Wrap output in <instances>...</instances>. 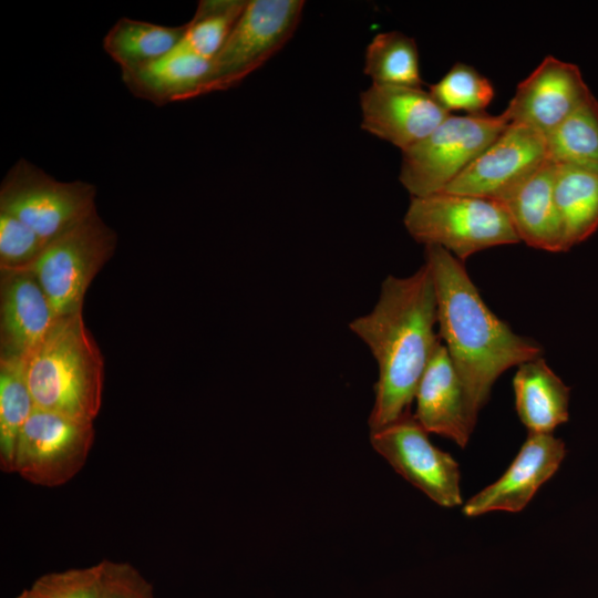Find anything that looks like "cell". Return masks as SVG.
<instances>
[{
	"instance_id": "cell-22",
	"label": "cell",
	"mask_w": 598,
	"mask_h": 598,
	"mask_svg": "<svg viewBox=\"0 0 598 598\" xmlns=\"http://www.w3.org/2000/svg\"><path fill=\"white\" fill-rule=\"evenodd\" d=\"M34 409L24 360L0 358V465L7 473L13 472L18 437Z\"/></svg>"
},
{
	"instance_id": "cell-8",
	"label": "cell",
	"mask_w": 598,
	"mask_h": 598,
	"mask_svg": "<svg viewBox=\"0 0 598 598\" xmlns=\"http://www.w3.org/2000/svg\"><path fill=\"white\" fill-rule=\"evenodd\" d=\"M96 188L84 181L62 182L19 158L0 185V210L9 213L48 243L85 220L95 207Z\"/></svg>"
},
{
	"instance_id": "cell-29",
	"label": "cell",
	"mask_w": 598,
	"mask_h": 598,
	"mask_svg": "<svg viewBox=\"0 0 598 598\" xmlns=\"http://www.w3.org/2000/svg\"><path fill=\"white\" fill-rule=\"evenodd\" d=\"M101 598H154L153 588L127 563L103 560Z\"/></svg>"
},
{
	"instance_id": "cell-3",
	"label": "cell",
	"mask_w": 598,
	"mask_h": 598,
	"mask_svg": "<svg viewBox=\"0 0 598 598\" xmlns=\"http://www.w3.org/2000/svg\"><path fill=\"white\" fill-rule=\"evenodd\" d=\"M35 408L93 422L102 405L104 358L83 311L60 317L24 358Z\"/></svg>"
},
{
	"instance_id": "cell-25",
	"label": "cell",
	"mask_w": 598,
	"mask_h": 598,
	"mask_svg": "<svg viewBox=\"0 0 598 598\" xmlns=\"http://www.w3.org/2000/svg\"><path fill=\"white\" fill-rule=\"evenodd\" d=\"M247 0H202L175 49L212 60L220 50L241 13Z\"/></svg>"
},
{
	"instance_id": "cell-18",
	"label": "cell",
	"mask_w": 598,
	"mask_h": 598,
	"mask_svg": "<svg viewBox=\"0 0 598 598\" xmlns=\"http://www.w3.org/2000/svg\"><path fill=\"white\" fill-rule=\"evenodd\" d=\"M513 388L518 417L529 433L553 434L568 421L570 389L542 357L517 367Z\"/></svg>"
},
{
	"instance_id": "cell-15",
	"label": "cell",
	"mask_w": 598,
	"mask_h": 598,
	"mask_svg": "<svg viewBox=\"0 0 598 598\" xmlns=\"http://www.w3.org/2000/svg\"><path fill=\"white\" fill-rule=\"evenodd\" d=\"M59 318L31 270H0V358L24 360Z\"/></svg>"
},
{
	"instance_id": "cell-30",
	"label": "cell",
	"mask_w": 598,
	"mask_h": 598,
	"mask_svg": "<svg viewBox=\"0 0 598 598\" xmlns=\"http://www.w3.org/2000/svg\"><path fill=\"white\" fill-rule=\"evenodd\" d=\"M16 598H49L44 591L35 584L23 590L18 597Z\"/></svg>"
},
{
	"instance_id": "cell-7",
	"label": "cell",
	"mask_w": 598,
	"mask_h": 598,
	"mask_svg": "<svg viewBox=\"0 0 598 598\" xmlns=\"http://www.w3.org/2000/svg\"><path fill=\"white\" fill-rule=\"evenodd\" d=\"M116 245V233L97 212L48 243L29 270L59 317L83 311L86 290Z\"/></svg>"
},
{
	"instance_id": "cell-10",
	"label": "cell",
	"mask_w": 598,
	"mask_h": 598,
	"mask_svg": "<svg viewBox=\"0 0 598 598\" xmlns=\"http://www.w3.org/2000/svg\"><path fill=\"white\" fill-rule=\"evenodd\" d=\"M370 442L400 475L436 504L454 507L463 503L457 462L432 444L429 433L411 412L370 431Z\"/></svg>"
},
{
	"instance_id": "cell-1",
	"label": "cell",
	"mask_w": 598,
	"mask_h": 598,
	"mask_svg": "<svg viewBox=\"0 0 598 598\" xmlns=\"http://www.w3.org/2000/svg\"><path fill=\"white\" fill-rule=\"evenodd\" d=\"M435 324L436 291L426 262L408 277L388 276L373 309L349 323L378 364L370 431L410 412L419 382L441 342Z\"/></svg>"
},
{
	"instance_id": "cell-2",
	"label": "cell",
	"mask_w": 598,
	"mask_h": 598,
	"mask_svg": "<svg viewBox=\"0 0 598 598\" xmlns=\"http://www.w3.org/2000/svg\"><path fill=\"white\" fill-rule=\"evenodd\" d=\"M437 303L439 337L462 382L476 424L495 381L513 367L539 358L542 346L517 334L484 302L464 262L439 246L425 247Z\"/></svg>"
},
{
	"instance_id": "cell-12",
	"label": "cell",
	"mask_w": 598,
	"mask_h": 598,
	"mask_svg": "<svg viewBox=\"0 0 598 598\" xmlns=\"http://www.w3.org/2000/svg\"><path fill=\"white\" fill-rule=\"evenodd\" d=\"M591 96L577 65L547 55L518 83L504 113L546 136Z\"/></svg>"
},
{
	"instance_id": "cell-28",
	"label": "cell",
	"mask_w": 598,
	"mask_h": 598,
	"mask_svg": "<svg viewBox=\"0 0 598 598\" xmlns=\"http://www.w3.org/2000/svg\"><path fill=\"white\" fill-rule=\"evenodd\" d=\"M103 561L84 568L50 573L34 582L49 598H101Z\"/></svg>"
},
{
	"instance_id": "cell-19",
	"label": "cell",
	"mask_w": 598,
	"mask_h": 598,
	"mask_svg": "<svg viewBox=\"0 0 598 598\" xmlns=\"http://www.w3.org/2000/svg\"><path fill=\"white\" fill-rule=\"evenodd\" d=\"M209 69L210 60L174 49L157 61L122 72V80L134 96L161 106L196 97Z\"/></svg>"
},
{
	"instance_id": "cell-16",
	"label": "cell",
	"mask_w": 598,
	"mask_h": 598,
	"mask_svg": "<svg viewBox=\"0 0 598 598\" xmlns=\"http://www.w3.org/2000/svg\"><path fill=\"white\" fill-rule=\"evenodd\" d=\"M415 419L427 433L439 434L464 447L475 424L470 417L462 382L441 341L416 389Z\"/></svg>"
},
{
	"instance_id": "cell-9",
	"label": "cell",
	"mask_w": 598,
	"mask_h": 598,
	"mask_svg": "<svg viewBox=\"0 0 598 598\" xmlns=\"http://www.w3.org/2000/svg\"><path fill=\"white\" fill-rule=\"evenodd\" d=\"M94 434L93 422L35 408L20 431L13 472L34 485L61 486L84 466Z\"/></svg>"
},
{
	"instance_id": "cell-21",
	"label": "cell",
	"mask_w": 598,
	"mask_h": 598,
	"mask_svg": "<svg viewBox=\"0 0 598 598\" xmlns=\"http://www.w3.org/2000/svg\"><path fill=\"white\" fill-rule=\"evenodd\" d=\"M186 23L167 27L131 18H121L103 39L104 51L130 72L171 53L181 42Z\"/></svg>"
},
{
	"instance_id": "cell-5",
	"label": "cell",
	"mask_w": 598,
	"mask_h": 598,
	"mask_svg": "<svg viewBox=\"0 0 598 598\" xmlns=\"http://www.w3.org/2000/svg\"><path fill=\"white\" fill-rule=\"evenodd\" d=\"M509 123L504 112L451 114L426 137L402 151L401 184L411 197L442 192Z\"/></svg>"
},
{
	"instance_id": "cell-23",
	"label": "cell",
	"mask_w": 598,
	"mask_h": 598,
	"mask_svg": "<svg viewBox=\"0 0 598 598\" xmlns=\"http://www.w3.org/2000/svg\"><path fill=\"white\" fill-rule=\"evenodd\" d=\"M363 72L374 84L423 85L416 42L400 31L374 35L365 50Z\"/></svg>"
},
{
	"instance_id": "cell-17",
	"label": "cell",
	"mask_w": 598,
	"mask_h": 598,
	"mask_svg": "<svg viewBox=\"0 0 598 598\" xmlns=\"http://www.w3.org/2000/svg\"><path fill=\"white\" fill-rule=\"evenodd\" d=\"M555 164L549 158L527 181L499 202L520 241L550 251H566L554 195Z\"/></svg>"
},
{
	"instance_id": "cell-4",
	"label": "cell",
	"mask_w": 598,
	"mask_h": 598,
	"mask_svg": "<svg viewBox=\"0 0 598 598\" xmlns=\"http://www.w3.org/2000/svg\"><path fill=\"white\" fill-rule=\"evenodd\" d=\"M403 223L415 241L442 247L463 262L481 250L520 241L501 203L468 195L412 197Z\"/></svg>"
},
{
	"instance_id": "cell-26",
	"label": "cell",
	"mask_w": 598,
	"mask_h": 598,
	"mask_svg": "<svg viewBox=\"0 0 598 598\" xmlns=\"http://www.w3.org/2000/svg\"><path fill=\"white\" fill-rule=\"evenodd\" d=\"M434 100L447 112L484 113L495 91L492 82L472 65L457 62L436 83L429 86Z\"/></svg>"
},
{
	"instance_id": "cell-20",
	"label": "cell",
	"mask_w": 598,
	"mask_h": 598,
	"mask_svg": "<svg viewBox=\"0 0 598 598\" xmlns=\"http://www.w3.org/2000/svg\"><path fill=\"white\" fill-rule=\"evenodd\" d=\"M554 164V195L567 251L598 229V172Z\"/></svg>"
},
{
	"instance_id": "cell-13",
	"label": "cell",
	"mask_w": 598,
	"mask_h": 598,
	"mask_svg": "<svg viewBox=\"0 0 598 598\" xmlns=\"http://www.w3.org/2000/svg\"><path fill=\"white\" fill-rule=\"evenodd\" d=\"M361 127L404 151L416 144L451 113L423 87L372 83L360 94Z\"/></svg>"
},
{
	"instance_id": "cell-14",
	"label": "cell",
	"mask_w": 598,
	"mask_h": 598,
	"mask_svg": "<svg viewBox=\"0 0 598 598\" xmlns=\"http://www.w3.org/2000/svg\"><path fill=\"white\" fill-rule=\"evenodd\" d=\"M565 455L563 440L553 434L529 433L505 473L466 502L464 515L475 517L493 511L520 512L558 471Z\"/></svg>"
},
{
	"instance_id": "cell-6",
	"label": "cell",
	"mask_w": 598,
	"mask_h": 598,
	"mask_svg": "<svg viewBox=\"0 0 598 598\" xmlns=\"http://www.w3.org/2000/svg\"><path fill=\"white\" fill-rule=\"evenodd\" d=\"M302 0H248L227 40L210 60L196 97L239 85L291 39L302 17Z\"/></svg>"
},
{
	"instance_id": "cell-24",
	"label": "cell",
	"mask_w": 598,
	"mask_h": 598,
	"mask_svg": "<svg viewBox=\"0 0 598 598\" xmlns=\"http://www.w3.org/2000/svg\"><path fill=\"white\" fill-rule=\"evenodd\" d=\"M546 138L548 158L598 172V101L592 95Z\"/></svg>"
},
{
	"instance_id": "cell-27",
	"label": "cell",
	"mask_w": 598,
	"mask_h": 598,
	"mask_svg": "<svg viewBox=\"0 0 598 598\" xmlns=\"http://www.w3.org/2000/svg\"><path fill=\"white\" fill-rule=\"evenodd\" d=\"M47 245L19 218L0 210V270L29 269Z\"/></svg>"
},
{
	"instance_id": "cell-11",
	"label": "cell",
	"mask_w": 598,
	"mask_h": 598,
	"mask_svg": "<svg viewBox=\"0 0 598 598\" xmlns=\"http://www.w3.org/2000/svg\"><path fill=\"white\" fill-rule=\"evenodd\" d=\"M548 159L537 130L511 122L503 133L442 192L502 202Z\"/></svg>"
}]
</instances>
